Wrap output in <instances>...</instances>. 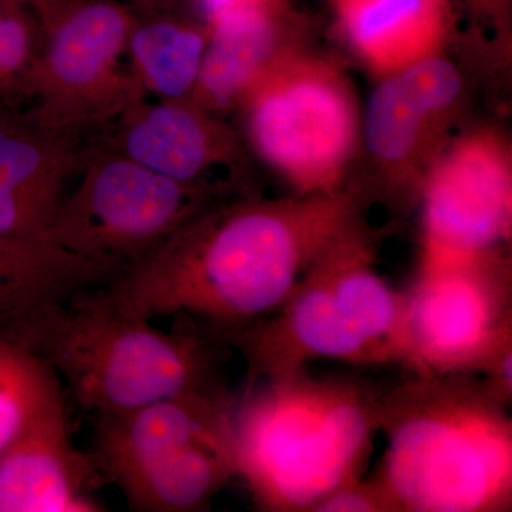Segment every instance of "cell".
<instances>
[{
	"label": "cell",
	"instance_id": "6da1fadb",
	"mask_svg": "<svg viewBox=\"0 0 512 512\" xmlns=\"http://www.w3.org/2000/svg\"><path fill=\"white\" fill-rule=\"evenodd\" d=\"M357 217L343 191L211 205L99 289L136 318L183 316L229 336L278 311Z\"/></svg>",
	"mask_w": 512,
	"mask_h": 512
},
{
	"label": "cell",
	"instance_id": "7a4b0ae2",
	"mask_svg": "<svg viewBox=\"0 0 512 512\" xmlns=\"http://www.w3.org/2000/svg\"><path fill=\"white\" fill-rule=\"evenodd\" d=\"M379 430L387 448L375 481L393 512L511 510L507 404L473 375H416L382 394Z\"/></svg>",
	"mask_w": 512,
	"mask_h": 512
},
{
	"label": "cell",
	"instance_id": "3957f363",
	"mask_svg": "<svg viewBox=\"0 0 512 512\" xmlns=\"http://www.w3.org/2000/svg\"><path fill=\"white\" fill-rule=\"evenodd\" d=\"M234 404L235 468L261 510L313 511L360 480L380 399L369 387L306 369L254 379Z\"/></svg>",
	"mask_w": 512,
	"mask_h": 512
},
{
	"label": "cell",
	"instance_id": "277c9868",
	"mask_svg": "<svg viewBox=\"0 0 512 512\" xmlns=\"http://www.w3.org/2000/svg\"><path fill=\"white\" fill-rule=\"evenodd\" d=\"M234 399L222 387L94 416L90 457L131 511L195 512L235 477Z\"/></svg>",
	"mask_w": 512,
	"mask_h": 512
},
{
	"label": "cell",
	"instance_id": "5b68a950",
	"mask_svg": "<svg viewBox=\"0 0 512 512\" xmlns=\"http://www.w3.org/2000/svg\"><path fill=\"white\" fill-rule=\"evenodd\" d=\"M150 322L121 312L99 288L90 289L57 313L35 353L93 414L222 387L204 339L163 332Z\"/></svg>",
	"mask_w": 512,
	"mask_h": 512
},
{
	"label": "cell",
	"instance_id": "8992f818",
	"mask_svg": "<svg viewBox=\"0 0 512 512\" xmlns=\"http://www.w3.org/2000/svg\"><path fill=\"white\" fill-rule=\"evenodd\" d=\"M42 45L33 103L40 123L92 144L147 92L124 66L137 15L117 0H23Z\"/></svg>",
	"mask_w": 512,
	"mask_h": 512
},
{
	"label": "cell",
	"instance_id": "52a82bcc",
	"mask_svg": "<svg viewBox=\"0 0 512 512\" xmlns=\"http://www.w3.org/2000/svg\"><path fill=\"white\" fill-rule=\"evenodd\" d=\"M239 103L249 140L301 195L332 194L355 151V96L332 64L282 53Z\"/></svg>",
	"mask_w": 512,
	"mask_h": 512
},
{
	"label": "cell",
	"instance_id": "ba28073f",
	"mask_svg": "<svg viewBox=\"0 0 512 512\" xmlns=\"http://www.w3.org/2000/svg\"><path fill=\"white\" fill-rule=\"evenodd\" d=\"M49 228L57 245L117 272L160 247L211 207L214 188L181 183L114 151H97Z\"/></svg>",
	"mask_w": 512,
	"mask_h": 512
},
{
	"label": "cell",
	"instance_id": "9c48e42d",
	"mask_svg": "<svg viewBox=\"0 0 512 512\" xmlns=\"http://www.w3.org/2000/svg\"><path fill=\"white\" fill-rule=\"evenodd\" d=\"M511 266L501 252L423 255L404 293V363L414 375L485 373L512 349Z\"/></svg>",
	"mask_w": 512,
	"mask_h": 512
},
{
	"label": "cell",
	"instance_id": "30bf717a",
	"mask_svg": "<svg viewBox=\"0 0 512 512\" xmlns=\"http://www.w3.org/2000/svg\"><path fill=\"white\" fill-rule=\"evenodd\" d=\"M423 200V255L501 252L511 234L507 151L484 134L461 141L431 171Z\"/></svg>",
	"mask_w": 512,
	"mask_h": 512
},
{
	"label": "cell",
	"instance_id": "8fae6325",
	"mask_svg": "<svg viewBox=\"0 0 512 512\" xmlns=\"http://www.w3.org/2000/svg\"><path fill=\"white\" fill-rule=\"evenodd\" d=\"M229 339L247 357L252 379L305 369L313 359L387 363L383 353L340 315L315 266L278 311L231 333Z\"/></svg>",
	"mask_w": 512,
	"mask_h": 512
},
{
	"label": "cell",
	"instance_id": "7c38bea8",
	"mask_svg": "<svg viewBox=\"0 0 512 512\" xmlns=\"http://www.w3.org/2000/svg\"><path fill=\"white\" fill-rule=\"evenodd\" d=\"M90 454L73 446L63 394L49 402L0 456V512H99L103 484Z\"/></svg>",
	"mask_w": 512,
	"mask_h": 512
},
{
	"label": "cell",
	"instance_id": "4fadbf2b",
	"mask_svg": "<svg viewBox=\"0 0 512 512\" xmlns=\"http://www.w3.org/2000/svg\"><path fill=\"white\" fill-rule=\"evenodd\" d=\"M117 274L50 238L0 235V343L35 352L64 306Z\"/></svg>",
	"mask_w": 512,
	"mask_h": 512
},
{
	"label": "cell",
	"instance_id": "5bb4252c",
	"mask_svg": "<svg viewBox=\"0 0 512 512\" xmlns=\"http://www.w3.org/2000/svg\"><path fill=\"white\" fill-rule=\"evenodd\" d=\"M194 101L138 104L94 141V153L114 151L181 183L205 185L215 165L238 163L234 134Z\"/></svg>",
	"mask_w": 512,
	"mask_h": 512
},
{
	"label": "cell",
	"instance_id": "9a60e30c",
	"mask_svg": "<svg viewBox=\"0 0 512 512\" xmlns=\"http://www.w3.org/2000/svg\"><path fill=\"white\" fill-rule=\"evenodd\" d=\"M370 244L350 229L316 262L315 269L350 326L375 345L387 362L404 363L406 301L376 274Z\"/></svg>",
	"mask_w": 512,
	"mask_h": 512
},
{
	"label": "cell",
	"instance_id": "2e32d148",
	"mask_svg": "<svg viewBox=\"0 0 512 512\" xmlns=\"http://www.w3.org/2000/svg\"><path fill=\"white\" fill-rule=\"evenodd\" d=\"M460 73L433 56L390 74L370 97L362 130L373 156L400 163L410 156L424 127L457 99Z\"/></svg>",
	"mask_w": 512,
	"mask_h": 512
},
{
	"label": "cell",
	"instance_id": "e0dca14e",
	"mask_svg": "<svg viewBox=\"0 0 512 512\" xmlns=\"http://www.w3.org/2000/svg\"><path fill=\"white\" fill-rule=\"evenodd\" d=\"M363 60L383 76L433 57L448 26L447 0H335Z\"/></svg>",
	"mask_w": 512,
	"mask_h": 512
},
{
	"label": "cell",
	"instance_id": "ac0fdd59",
	"mask_svg": "<svg viewBox=\"0 0 512 512\" xmlns=\"http://www.w3.org/2000/svg\"><path fill=\"white\" fill-rule=\"evenodd\" d=\"M281 42L279 8L247 10L215 23L188 99L208 111L239 103L284 53Z\"/></svg>",
	"mask_w": 512,
	"mask_h": 512
},
{
	"label": "cell",
	"instance_id": "d6986e66",
	"mask_svg": "<svg viewBox=\"0 0 512 512\" xmlns=\"http://www.w3.org/2000/svg\"><path fill=\"white\" fill-rule=\"evenodd\" d=\"M92 144L45 126L28 109L0 113V185L62 198L63 185L92 157Z\"/></svg>",
	"mask_w": 512,
	"mask_h": 512
},
{
	"label": "cell",
	"instance_id": "ffe728a7",
	"mask_svg": "<svg viewBox=\"0 0 512 512\" xmlns=\"http://www.w3.org/2000/svg\"><path fill=\"white\" fill-rule=\"evenodd\" d=\"M208 29L163 13L138 18L128 39L131 69L146 92L161 99L190 96L207 46Z\"/></svg>",
	"mask_w": 512,
	"mask_h": 512
},
{
	"label": "cell",
	"instance_id": "44dd1931",
	"mask_svg": "<svg viewBox=\"0 0 512 512\" xmlns=\"http://www.w3.org/2000/svg\"><path fill=\"white\" fill-rule=\"evenodd\" d=\"M60 379L32 350L0 343V456L50 399Z\"/></svg>",
	"mask_w": 512,
	"mask_h": 512
},
{
	"label": "cell",
	"instance_id": "7402d4cb",
	"mask_svg": "<svg viewBox=\"0 0 512 512\" xmlns=\"http://www.w3.org/2000/svg\"><path fill=\"white\" fill-rule=\"evenodd\" d=\"M39 26L23 2H0V113L33 103Z\"/></svg>",
	"mask_w": 512,
	"mask_h": 512
},
{
	"label": "cell",
	"instance_id": "603a6c76",
	"mask_svg": "<svg viewBox=\"0 0 512 512\" xmlns=\"http://www.w3.org/2000/svg\"><path fill=\"white\" fill-rule=\"evenodd\" d=\"M59 200L0 185V235L49 238L50 224Z\"/></svg>",
	"mask_w": 512,
	"mask_h": 512
},
{
	"label": "cell",
	"instance_id": "cb8c5ba5",
	"mask_svg": "<svg viewBox=\"0 0 512 512\" xmlns=\"http://www.w3.org/2000/svg\"><path fill=\"white\" fill-rule=\"evenodd\" d=\"M312 512H393L392 505L376 481L343 485L316 504Z\"/></svg>",
	"mask_w": 512,
	"mask_h": 512
},
{
	"label": "cell",
	"instance_id": "d4e9b609",
	"mask_svg": "<svg viewBox=\"0 0 512 512\" xmlns=\"http://www.w3.org/2000/svg\"><path fill=\"white\" fill-rule=\"evenodd\" d=\"M207 29L220 20L255 9L279 8V0H197Z\"/></svg>",
	"mask_w": 512,
	"mask_h": 512
},
{
	"label": "cell",
	"instance_id": "484cf974",
	"mask_svg": "<svg viewBox=\"0 0 512 512\" xmlns=\"http://www.w3.org/2000/svg\"><path fill=\"white\" fill-rule=\"evenodd\" d=\"M131 2L138 6V8L147 10V12L150 13L151 10L163 9V6L167 0H131Z\"/></svg>",
	"mask_w": 512,
	"mask_h": 512
},
{
	"label": "cell",
	"instance_id": "4316f807",
	"mask_svg": "<svg viewBox=\"0 0 512 512\" xmlns=\"http://www.w3.org/2000/svg\"><path fill=\"white\" fill-rule=\"evenodd\" d=\"M0 2H23V0H0Z\"/></svg>",
	"mask_w": 512,
	"mask_h": 512
}]
</instances>
